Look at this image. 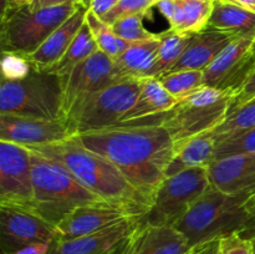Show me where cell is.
Here are the masks:
<instances>
[{
	"label": "cell",
	"mask_w": 255,
	"mask_h": 254,
	"mask_svg": "<svg viewBox=\"0 0 255 254\" xmlns=\"http://www.w3.org/2000/svg\"><path fill=\"white\" fill-rule=\"evenodd\" d=\"M75 137L87 149L109 159L152 203L174 153V142L163 126L119 125Z\"/></svg>",
	"instance_id": "cell-1"
},
{
	"label": "cell",
	"mask_w": 255,
	"mask_h": 254,
	"mask_svg": "<svg viewBox=\"0 0 255 254\" xmlns=\"http://www.w3.org/2000/svg\"><path fill=\"white\" fill-rule=\"evenodd\" d=\"M64 166L85 188L100 198L126 208L141 219L151 201L139 193L109 159L82 146L76 137L61 142L27 147Z\"/></svg>",
	"instance_id": "cell-2"
},
{
	"label": "cell",
	"mask_w": 255,
	"mask_h": 254,
	"mask_svg": "<svg viewBox=\"0 0 255 254\" xmlns=\"http://www.w3.org/2000/svg\"><path fill=\"white\" fill-rule=\"evenodd\" d=\"M252 194H229L209 187L176 223L189 246L232 234L255 238V212Z\"/></svg>",
	"instance_id": "cell-3"
},
{
	"label": "cell",
	"mask_w": 255,
	"mask_h": 254,
	"mask_svg": "<svg viewBox=\"0 0 255 254\" xmlns=\"http://www.w3.org/2000/svg\"><path fill=\"white\" fill-rule=\"evenodd\" d=\"M32 213L56 227L77 207L105 201L85 188L64 166L31 151Z\"/></svg>",
	"instance_id": "cell-4"
},
{
	"label": "cell",
	"mask_w": 255,
	"mask_h": 254,
	"mask_svg": "<svg viewBox=\"0 0 255 254\" xmlns=\"http://www.w3.org/2000/svg\"><path fill=\"white\" fill-rule=\"evenodd\" d=\"M0 115L65 120L64 80L49 71H32L20 80L1 77Z\"/></svg>",
	"instance_id": "cell-5"
},
{
	"label": "cell",
	"mask_w": 255,
	"mask_h": 254,
	"mask_svg": "<svg viewBox=\"0 0 255 254\" xmlns=\"http://www.w3.org/2000/svg\"><path fill=\"white\" fill-rule=\"evenodd\" d=\"M141 87L142 79H126L75 104L65 116L72 136L119 126L133 106Z\"/></svg>",
	"instance_id": "cell-6"
},
{
	"label": "cell",
	"mask_w": 255,
	"mask_h": 254,
	"mask_svg": "<svg viewBox=\"0 0 255 254\" xmlns=\"http://www.w3.org/2000/svg\"><path fill=\"white\" fill-rule=\"evenodd\" d=\"M80 4H64L32 10L30 6L1 12V51L27 56L61 26Z\"/></svg>",
	"instance_id": "cell-7"
},
{
	"label": "cell",
	"mask_w": 255,
	"mask_h": 254,
	"mask_svg": "<svg viewBox=\"0 0 255 254\" xmlns=\"http://www.w3.org/2000/svg\"><path fill=\"white\" fill-rule=\"evenodd\" d=\"M209 187L207 167L186 169L174 176L164 177L154 193L148 212L139 222L156 226H176Z\"/></svg>",
	"instance_id": "cell-8"
},
{
	"label": "cell",
	"mask_w": 255,
	"mask_h": 254,
	"mask_svg": "<svg viewBox=\"0 0 255 254\" xmlns=\"http://www.w3.org/2000/svg\"><path fill=\"white\" fill-rule=\"evenodd\" d=\"M232 105V94L213 105H192L179 100L178 104L169 111L127 126H163L176 144L192 137L214 131L227 119Z\"/></svg>",
	"instance_id": "cell-9"
},
{
	"label": "cell",
	"mask_w": 255,
	"mask_h": 254,
	"mask_svg": "<svg viewBox=\"0 0 255 254\" xmlns=\"http://www.w3.org/2000/svg\"><path fill=\"white\" fill-rule=\"evenodd\" d=\"M31 151L21 144L0 141V207L32 212Z\"/></svg>",
	"instance_id": "cell-10"
},
{
	"label": "cell",
	"mask_w": 255,
	"mask_h": 254,
	"mask_svg": "<svg viewBox=\"0 0 255 254\" xmlns=\"http://www.w3.org/2000/svg\"><path fill=\"white\" fill-rule=\"evenodd\" d=\"M255 32L232 41L203 71L204 86L236 94L252 70Z\"/></svg>",
	"instance_id": "cell-11"
},
{
	"label": "cell",
	"mask_w": 255,
	"mask_h": 254,
	"mask_svg": "<svg viewBox=\"0 0 255 254\" xmlns=\"http://www.w3.org/2000/svg\"><path fill=\"white\" fill-rule=\"evenodd\" d=\"M62 80L65 116L75 104L85 97L122 81L117 75L115 60L101 50H97L92 56L75 66Z\"/></svg>",
	"instance_id": "cell-12"
},
{
	"label": "cell",
	"mask_w": 255,
	"mask_h": 254,
	"mask_svg": "<svg viewBox=\"0 0 255 254\" xmlns=\"http://www.w3.org/2000/svg\"><path fill=\"white\" fill-rule=\"evenodd\" d=\"M56 229L32 212L0 207V254L37 243H52Z\"/></svg>",
	"instance_id": "cell-13"
},
{
	"label": "cell",
	"mask_w": 255,
	"mask_h": 254,
	"mask_svg": "<svg viewBox=\"0 0 255 254\" xmlns=\"http://www.w3.org/2000/svg\"><path fill=\"white\" fill-rule=\"evenodd\" d=\"M137 218L126 208L107 201L92 202L77 207L56 227V239H74L96 233L122 221ZM139 219V218H138Z\"/></svg>",
	"instance_id": "cell-14"
},
{
	"label": "cell",
	"mask_w": 255,
	"mask_h": 254,
	"mask_svg": "<svg viewBox=\"0 0 255 254\" xmlns=\"http://www.w3.org/2000/svg\"><path fill=\"white\" fill-rule=\"evenodd\" d=\"M71 137L74 136L65 120L50 121L0 115V141L34 147L61 142Z\"/></svg>",
	"instance_id": "cell-15"
},
{
	"label": "cell",
	"mask_w": 255,
	"mask_h": 254,
	"mask_svg": "<svg viewBox=\"0 0 255 254\" xmlns=\"http://www.w3.org/2000/svg\"><path fill=\"white\" fill-rule=\"evenodd\" d=\"M138 221V218H129L79 238L55 239L47 254H111L124 246Z\"/></svg>",
	"instance_id": "cell-16"
},
{
	"label": "cell",
	"mask_w": 255,
	"mask_h": 254,
	"mask_svg": "<svg viewBox=\"0 0 255 254\" xmlns=\"http://www.w3.org/2000/svg\"><path fill=\"white\" fill-rule=\"evenodd\" d=\"M211 186L229 194L255 196V154L216 158L207 166Z\"/></svg>",
	"instance_id": "cell-17"
},
{
	"label": "cell",
	"mask_w": 255,
	"mask_h": 254,
	"mask_svg": "<svg viewBox=\"0 0 255 254\" xmlns=\"http://www.w3.org/2000/svg\"><path fill=\"white\" fill-rule=\"evenodd\" d=\"M188 241L174 226H156L138 221L125 242L121 254H187Z\"/></svg>",
	"instance_id": "cell-18"
},
{
	"label": "cell",
	"mask_w": 255,
	"mask_h": 254,
	"mask_svg": "<svg viewBox=\"0 0 255 254\" xmlns=\"http://www.w3.org/2000/svg\"><path fill=\"white\" fill-rule=\"evenodd\" d=\"M239 36L241 35L236 32L211 29V27L192 34L188 46L171 71H179V70L204 71L216 60V57Z\"/></svg>",
	"instance_id": "cell-19"
},
{
	"label": "cell",
	"mask_w": 255,
	"mask_h": 254,
	"mask_svg": "<svg viewBox=\"0 0 255 254\" xmlns=\"http://www.w3.org/2000/svg\"><path fill=\"white\" fill-rule=\"evenodd\" d=\"M87 9L82 5L77 7L76 11L61 25L57 27L37 50L32 54L24 56L32 69L37 71H47L51 69L66 52L72 40L85 24Z\"/></svg>",
	"instance_id": "cell-20"
},
{
	"label": "cell",
	"mask_w": 255,
	"mask_h": 254,
	"mask_svg": "<svg viewBox=\"0 0 255 254\" xmlns=\"http://www.w3.org/2000/svg\"><path fill=\"white\" fill-rule=\"evenodd\" d=\"M179 100L169 94L156 77H143L142 87L133 106L126 112L120 125H133L141 120L157 117L173 109Z\"/></svg>",
	"instance_id": "cell-21"
},
{
	"label": "cell",
	"mask_w": 255,
	"mask_h": 254,
	"mask_svg": "<svg viewBox=\"0 0 255 254\" xmlns=\"http://www.w3.org/2000/svg\"><path fill=\"white\" fill-rule=\"evenodd\" d=\"M217 138L213 131L174 144V153L166 168V177L183 172L186 169L207 167L214 159Z\"/></svg>",
	"instance_id": "cell-22"
},
{
	"label": "cell",
	"mask_w": 255,
	"mask_h": 254,
	"mask_svg": "<svg viewBox=\"0 0 255 254\" xmlns=\"http://www.w3.org/2000/svg\"><path fill=\"white\" fill-rule=\"evenodd\" d=\"M161 32L156 39L133 42L126 51L115 59L117 75L121 80L148 77L158 56Z\"/></svg>",
	"instance_id": "cell-23"
},
{
	"label": "cell",
	"mask_w": 255,
	"mask_h": 254,
	"mask_svg": "<svg viewBox=\"0 0 255 254\" xmlns=\"http://www.w3.org/2000/svg\"><path fill=\"white\" fill-rule=\"evenodd\" d=\"M208 27L247 35L255 32V12L231 0H216Z\"/></svg>",
	"instance_id": "cell-24"
},
{
	"label": "cell",
	"mask_w": 255,
	"mask_h": 254,
	"mask_svg": "<svg viewBox=\"0 0 255 254\" xmlns=\"http://www.w3.org/2000/svg\"><path fill=\"white\" fill-rule=\"evenodd\" d=\"M97 50H100L99 45H97L94 36H92L90 27L85 22L81 29H80V31L77 32L76 36H75V39L72 40L71 45L66 50L64 56L47 71L64 79L71 72V70L75 66H77L82 61L92 56Z\"/></svg>",
	"instance_id": "cell-25"
},
{
	"label": "cell",
	"mask_w": 255,
	"mask_h": 254,
	"mask_svg": "<svg viewBox=\"0 0 255 254\" xmlns=\"http://www.w3.org/2000/svg\"><path fill=\"white\" fill-rule=\"evenodd\" d=\"M191 37L192 34H183L172 29L161 32L158 56L148 77H159L171 71L183 55L191 41Z\"/></svg>",
	"instance_id": "cell-26"
},
{
	"label": "cell",
	"mask_w": 255,
	"mask_h": 254,
	"mask_svg": "<svg viewBox=\"0 0 255 254\" xmlns=\"http://www.w3.org/2000/svg\"><path fill=\"white\" fill-rule=\"evenodd\" d=\"M164 89L178 100L188 96L196 90L204 86L203 71L199 70H179L171 71L156 77Z\"/></svg>",
	"instance_id": "cell-27"
},
{
	"label": "cell",
	"mask_w": 255,
	"mask_h": 254,
	"mask_svg": "<svg viewBox=\"0 0 255 254\" xmlns=\"http://www.w3.org/2000/svg\"><path fill=\"white\" fill-rule=\"evenodd\" d=\"M255 126V97L242 106L232 109L221 126L213 131L217 139L241 132Z\"/></svg>",
	"instance_id": "cell-28"
},
{
	"label": "cell",
	"mask_w": 255,
	"mask_h": 254,
	"mask_svg": "<svg viewBox=\"0 0 255 254\" xmlns=\"http://www.w3.org/2000/svg\"><path fill=\"white\" fill-rule=\"evenodd\" d=\"M243 153L255 154V126L217 139L214 159Z\"/></svg>",
	"instance_id": "cell-29"
},
{
	"label": "cell",
	"mask_w": 255,
	"mask_h": 254,
	"mask_svg": "<svg viewBox=\"0 0 255 254\" xmlns=\"http://www.w3.org/2000/svg\"><path fill=\"white\" fill-rule=\"evenodd\" d=\"M85 22L91 30L92 36L99 45V49L114 60L117 59L120 56L119 36H116V34L112 31L111 25L106 24L101 17L97 16L90 9H87Z\"/></svg>",
	"instance_id": "cell-30"
},
{
	"label": "cell",
	"mask_w": 255,
	"mask_h": 254,
	"mask_svg": "<svg viewBox=\"0 0 255 254\" xmlns=\"http://www.w3.org/2000/svg\"><path fill=\"white\" fill-rule=\"evenodd\" d=\"M184 10V20L181 32L196 34L208 27L209 19L213 11V2L181 0Z\"/></svg>",
	"instance_id": "cell-31"
},
{
	"label": "cell",
	"mask_w": 255,
	"mask_h": 254,
	"mask_svg": "<svg viewBox=\"0 0 255 254\" xmlns=\"http://www.w3.org/2000/svg\"><path fill=\"white\" fill-rule=\"evenodd\" d=\"M147 14L148 12H138L117 20L111 25L112 31L116 34V36L133 42L156 39L159 34H153L143 26V19Z\"/></svg>",
	"instance_id": "cell-32"
},
{
	"label": "cell",
	"mask_w": 255,
	"mask_h": 254,
	"mask_svg": "<svg viewBox=\"0 0 255 254\" xmlns=\"http://www.w3.org/2000/svg\"><path fill=\"white\" fill-rule=\"evenodd\" d=\"M158 0H120L107 14L101 17L106 24L112 25L117 20L138 12H148Z\"/></svg>",
	"instance_id": "cell-33"
},
{
	"label": "cell",
	"mask_w": 255,
	"mask_h": 254,
	"mask_svg": "<svg viewBox=\"0 0 255 254\" xmlns=\"http://www.w3.org/2000/svg\"><path fill=\"white\" fill-rule=\"evenodd\" d=\"M32 71L30 62L21 55L2 52L1 77L6 80H20Z\"/></svg>",
	"instance_id": "cell-34"
},
{
	"label": "cell",
	"mask_w": 255,
	"mask_h": 254,
	"mask_svg": "<svg viewBox=\"0 0 255 254\" xmlns=\"http://www.w3.org/2000/svg\"><path fill=\"white\" fill-rule=\"evenodd\" d=\"M156 7L167 19L169 29L181 32L184 20V10L181 0H158Z\"/></svg>",
	"instance_id": "cell-35"
},
{
	"label": "cell",
	"mask_w": 255,
	"mask_h": 254,
	"mask_svg": "<svg viewBox=\"0 0 255 254\" xmlns=\"http://www.w3.org/2000/svg\"><path fill=\"white\" fill-rule=\"evenodd\" d=\"M253 239L241 234H232L219 239V254H253Z\"/></svg>",
	"instance_id": "cell-36"
},
{
	"label": "cell",
	"mask_w": 255,
	"mask_h": 254,
	"mask_svg": "<svg viewBox=\"0 0 255 254\" xmlns=\"http://www.w3.org/2000/svg\"><path fill=\"white\" fill-rule=\"evenodd\" d=\"M253 97H255V42L253 46L252 70L251 72H249L248 77L246 79V81H244V84L242 85V86L237 90L236 94L233 95V105H232V109L242 106V105L246 104L247 101H249V100L253 99Z\"/></svg>",
	"instance_id": "cell-37"
},
{
	"label": "cell",
	"mask_w": 255,
	"mask_h": 254,
	"mask_svg": "<svg viewBox=\"0 0 255 254\" xmlns=\"http://www.w3.org/2000/svg\"><path fill=\"white\" fill-rule=\"evenodd\" d=\"M119 1L120 0H92L89 9L92 10L97 16L102 17L105 14H107V12H109L110 10H111Z\"/></svg>",
	"instance_id": "cell-38"
},
{
	"label": "cell",
	"mask_w": 255,
	"mask_h": 254,
	"mask_svg": "<svg viewBox=\"0 0 255 254\" xmlns=\"http://www.w3.org/2000/svg\"><path fill=\"white\" fill-rule=\"evenodd\" d=\"M187 254H219V239L192 247L191 251Z\"/></svg>",
	"instance_id": "cell-39"
},
{
	"label": "cell",
	"mask_w": 255,
	"mask_h": 254,
	"mask_svg": "<svg viewBox=\"0 0 255 254\" xmlns=\"http://www.w3.org/2000/svg\"><path fill=\"white\" fill-rule=\"evenodd\" d=\"M51 243H37L31 244V246L24 247L17 251L11 252V253H1V254H47Z\"/></svg>",
	"instance_id": "cell-40"
},
{
	"label": "cell",
	"mask_w": 255,
	"mask_h": 254,
	"mask_svg": "<svg viewBox=\"0 0 255 254\" xmlns=\"http://www.w3.org/2000/svg\"><path fill=\"white\" fill-rule=\"evenodd\" d=\"M80 4L81 5V0H35L31 5H29L32 10L42 9V7H50V6H57V5L64 4Z\"/></svg>",
	"instance_id": "cell-41"
},
{
	"label": "cell",
	"mask_w": 255,
	"mask_h": 254,
	"mask_svg": "<svg viewBox=\"0 0 255 254\" xmlns=\"http://www.w3.org/2000/svg\"><path fill=\"white\" fill-rule=\"evenodd\" d=\"M35 0H2V12L19 9L22 6H29Z\"/></svg>",
	"instance_id": "cell-42"
},
{
	"label": "cell",
	"mask_w": 255,
	"mask_h": 254,
	"mask_svg": "<svg viewBox=\"0 0 255 254\" xmlns=\"http://www.w3.org/2000/svg\"><path fill=\"white\" fill-rule=\"evenodd\" d=\"M231 1L236 2V4L241 5V6L246 7V9H249L255 12V0H231Z\"/></svg>",
	"instance_id": "cell-43"
},
{
	"label": "cell",
	"mask_w": 255,
	"mask_h": 254,
	"mask_svg": "<svg viewBox=\"0 0 255 254\" xmlns=\"http://www.w3.org/2000/svg\"><path fill=\"white\" fill-rule=\"evenodd\" d=\"M92 2V0H81V5L82 6H85L86 9H89L90 7V4Z\"/></svg>",
	"instance_id": "cell-44"
},
{
	"label": "cell",
	"mask_w": 255,
	"mask_h": 254,
	"mask_svg": "<svg viewBox=\"0 0 255 254\" xmlns=\"http://www.w3.org/2000/svg\"><path fill=\"white\" fill-rule=\"evenodd\" d=\"M122 248H124V246H122V247H120V248L117 249L116 252H114V253H111V254H121V253H122Z\"/></svg>",
	"instance_id": "cell-45"
},
{
	"label": "cell",
	"mask_w": 255,
	"mask_h": 254,
	"mask_svg": "<svg viewBox=\"0 0 255 254\" xmlns=\"http://www.w3.org/2000/svg\"><path fill=\"white\" fill-rule=\"evenodd\" d=\"M196 1H203V2H214L216 0H196Z\"/></svg>",
	"instance_id": "cell-46"
},
{
	"label": "cell",
	"mask_w": 255,
	"mask_h": 254,
	"mask_svg": "<svg viewBox=\"0 0 255 254\" xmlns=\"http://www.w3.org/2000/svg\"><path fill=\"white\" fill-rule=\"evenodd\" d=\"M253 207H254V212H255V196L253 197Z\"/></svg>",
	"instance_id": "cell-47"
},
{
	"label": "cell",
	"mask_w": 255,
	"mask_h": 254,
	"mask_svg": "<svg viewBox=\"0 0 255 254\" xmlns=\"http://www.w3.org/2000/svg\"><path fill=\"white\" fill-rule=\"evenodd\" d=\"M253 242H254V252H253V254H255V238L253 239Z\"/></svg>",
	"instance_id": "cell-48"
}]
</instances>
